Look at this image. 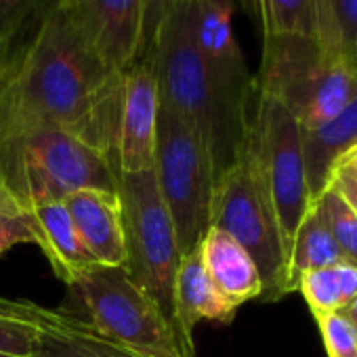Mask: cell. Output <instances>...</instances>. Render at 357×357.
<instances>
[{
	"instance_id": "1",
	"label": "cell",
	"mask_w": 357,
	"mask_h": 357,
	"mask_svg": "<svg viewBox=\"0 0 357 357\" xmlns=\"http://www.w3.org/2000/svg\"><path fill=\"white\" fill-rule=\"evenodd\" d=\"M120 86L122 74L101 59L76 7L55 3L26 49L0 72V141L66 128L114 164Z\"/></svg>"
},
{
	"instance_id": "2",
	"label": "cell",
	"mask_w": 357,
	"mask_h": 357,
	"mask_svg": "<svg viewBox=\"0 0 357 357\" xmlns=\"http://www.w3.org/2000/svg\"><path fill=\"white\" fill-rule=\"evenodd\" d=\"M194 26V0H174L160 20L145 57L151 61L160 99L204 143L217 183L240 158L248 132L238 130L225 114L198 51Z\"/></svg>"
},
{
	"instance_id": "3",
	"label": "cell",
	"mask_w": 357,
	"mask_h": 357,
	"mask_svg": "<svg viewBox=\"0 0 357 357\" xmlns=\"http://www.w3.org/2000/svg\"><path fill=\"white\" fill-rule=\"evenodd\" d=\"M0 176L26 208L63 202L84 188L116 190L118 183L109 158L66 128H36L3 139Z\"/></svg>"
},
{
	"instance_id": "4",
	"label": "cell",
	"mask_w": 357,
	"mask_h": 357,
	"mask_svg": "<svg viewBox=\"0 0 357 357\" xmlns=\"http://www.w3.org/2000/svg\"><path fill=\"white\" fill-rule=\"evenodd\" d=\"M257 91L278 99L303 130L332 120L357 97V68L315 34L263 36Z\"/></svg>"
},
{
	"instance_id": "5",
	"label": "cell",
	"mask_w": 357,
	"mask_h": 357,
	"mask_svg": "<svg viewBox=\"0 0 357 357\" xmlns=\"http://www.w3.org/2000/svg\"><path fill=\"white\" fill-rule=\"evenodd\" d=\"M116 192L122 202L126 231L124 269L162 309L185 353L196 357V344L183 334L174 303V280L183 255L178 250L172 219L160 198L153 168L137 174H118Z\"/></svg>"
},
{
	"instance_id": "6",
	"label": "cell",
	"mask_w": 357,
	"mask_h": 357,
	"mask_svg": "<svg viewBox=\"0 0 357 357\" xmlns=\"http://www.w3.org/2000/svg\"><path fill=\"white\" fill-rule=\"evenodd\" d=\"M153 176L172 219L181 255L192 252L211 225L215 178L208 151L196 130L160 99Z\"/></svg>"
},
{
	"instance_id": "7",
	"label": "cell",
	"mask_w": 357,
	"mask_h": 357,
	"mask_svg": "<svg viewBox=\"0 0 357 357\" xmlns=\"http://www.w3.org/2000/svg\"><path fill=\"white\" fill-rule=\"evenodd\" d=\"M211 225L229 234L250 255L261 275L263 301L273 303L290 294L280 227L246 145L236 164L215 183Z\"/></svg>"
},
{
	"instance_id": "8",
	"label": "cell",
	"mask_w": 357,
	"mask_h": 357,
	"mask_svg": "<svg viewBox=\"0 0 357 357\" xmlns=\"http://www.w3.org/2000/svg\"><path fill=\"white\" fill-rule=\"evenodd\" d=\"M246 149L259 170L288 259L296 229L311 204L303 135L294 116L278 99L261 91L255 95Z\"/></svg>"
},
{
	"instance_id": "9",
	"label": "cell",
	"mask_w": 357,
	"mask_h": 357,
	"mask_svg": "<svg viewBox=\"0 0 357 357\" xmlns=\"http://www.w3.org/2000/svg\"><path fill=\"white\" fill-rule=\"evenodd\" d=\"M78 292L93 328L139 357H190L155 301L124 267H97Z\"/></svg>"
},
{
	"instance_id": "10",
	"label": "cell",
	"mask_w": 357,
	"mask_h": 357,
	"mask_svg": "<svg viewBox=\"0 0 357 357\" xmlns=\"http://www.w3.org/2000/svg\"><path fill=\"white\" fill-rule=\"evenodd\" d=\"M196 45L215 93L238 130L248 132L257 95L255 76L234 32L236 0H194Z\"/></svg>"
},
{
	"instance_id": "11",
	"label": "cell",
	"mask_w": 357,
	"mask_h": 357,
	"mask_svg": "<svg viewBox=\"0 0 357 357\" xmlns=\"http://www.w3.org/2000/svg\"><path fill=\"white\" fill-rule=\"evenodd\" d=\"M160 118V89L147 57L122 72L114 166L118 174H137L153 168Z\"/></svg>"
},
{
	"instance_id": "12",
	"label": "cell",
	"mask_w": 357,
	"mask_h": 357,
	"mask_svg": "<svg viewBox=\"0 0 357 357\" xmlns=\"http://www.w3.org/2000/svg\"><path fill=\"white\" fill-rule=\"evenodd\" d=\"M17 309L36 328L32 357H139L99 334L91 321L66 309H47L15 298Z\"/></svg>"
},
{
	"instance_id": "13",
	"label": "cell",
	"mask_w": 357,
	"mask_h": 357,
	"mask_svg": "<svg viewBox=\"0 0 357 357\" xmlns=\"http://www.w3.org/2000/svg\"><path fill=\"white\" fill-rule=\"evenodd\" d=\"M101 59L118 74L141 59V0H80L74 5Z\"/></svg>"
},
{
	"instance_id": "14",
	"label": "cell",
	"mask_w": 357,
	"mask_h": 357,
	"mask_svg": "<svg viewBox=\"0 0 357 357\" xmlns=\"http://www.w3.org/2000/svg\"><path fill=\"white\" fill-rule=\"evenodd\" d=\"M84 246L101 267H126V231L116 190L84 188L63 200Z\"/></svg>"
},
{
	"instance_id": "15",
	"label": "cell",
	"mask_w": 357,
	"mask_h": 357,
	"mask_svg": "<svg viewBox=\"0 0 357 357\" xmlns=\"http://www.w3.org/2000/svg\"><path fill=\"white\" fill-rule=\"evenodd\" d=\"M28 211L32 244L43 250L53 273L61 282L74 288L84 275L99 267L84 246L63 202L40 204Z\"/></svg>"
},
{
	"instance_id": "16",
	"label": "cell",
	"mask_w": 357,
	"mask_h": 357,
	"mask_svg": "<svg viewBox=\"0 0 357 357\" xmlns=\"http://www.w3.org/2000/svg\"><path fill=\"white\" fill-rule=\"evenodd\" d=\"M174 303L178 324L190 342H194V328L198 321H221L229 324L240 309L234 305L213 282L208 271L204 269L200 248L196 246L192 252L181 257L174 280Z\"/></svg>"
},
{
	"instance_id": "17",
	"label": "cell",
	"mask_w": 357,
	"mask_h": 357,
	"mask_svg": "<svg viewBox=\"0 0 357 357\" xmlns=\"http://www.w3.org/2000/svg\"><path fill=\"white\" fill-rule=\"evenodd\" d=\"M204 269L217 288L238 307L252 298H261L263 284L250 255L223 229L208 225L200 244Z\"/></svg>"
},
{
	"instance_id": "18",
	"label": "cell",
	"mask_w": 357,
	"mask_h": 357,
	"mask_svg": "<svg viewBox=\"0 0 357 357\" xmlns=\"http://www.w3.org/2000/svg\"><path fill=\"white\" fill-rule=\"evenodd\" d=\"M303 155L311 202L328 188L334 164L342 153L357 145V97L332 120L303 130Z\"/></svg>"
},
{
	"instance_id": "19",
	"label": "cell",
	"mask_w": 357,
	"mask_h": 357,
	"mask_svg": "<svg viewBox=\"0 0 357 357\" xmlns=\"http://www.w3.org/2000/svg\"><path fill=\"white\" fill-rule=\"evenodd\" d=\"M338 263H342L340 248L328 229L321 202L313 200L296 229L292 250L288 257V290H296L298 278L303 273L334 267Z\"/></svg>"
},
{
	"instance_id": "20",
	"label": "cell",
	"mask_w": 357,
	"mask_h": 357,
	"mask_svg": "<svg viewBox=\"0 0 357 357\" xmlns=\"http://www.w3.org/2000/svg\"><path fill=\"white\" fill-rule=\"evenodd\" d=\"M313 34L344 63L357 68V0H313Z\"/></svg>"
},
{
	"instance_id": "21",
	"label": "cell",
	"mask_w": 357,
	"mask_h": 357,
	"mask_svg": "<svg viewBox=\"0 0 357 357\" xmlns=\"http://www.w3.org/2000/svg\"><path fill=\"white\" fill-rule=\"evenodd\" d=\"M261 36L313 34V0H242Z\"/></svg>"
},
{
	"instance_id": "22",
	"label": "cell",
	"mask_w": 357,
	"mask_h": 357,
	"mask_svg": "<svg viewBox=\"0 0 357 357\" xmlns=\"http://www.w3.org/2000/svg\"><path fill=\"white\" fill-rule=\"evenodd\" d=\"M317 200L321 202L328 229L340 248L342 261L357 267V215L355 211L342 200V196L332 185H328Z\"/></svg>"
},
{
	"instance_id": "23",
	"label": "cell",
	"mask_w": 357,
	"mask_h": 357,
	"mask_svg": "<svg viewBox=\"0 0 357 357\" xmlns=\"http://www.w3.org/2000/svg\"><path fill=\"white\" fill-rule=\"evenodd\" d=\"M36 328L17 309L15 298L0 296V357H32Z\"/></svg>"
},
{
	"instance_id": "24",
	"label": "cell",
	"mask_w": 357,
	"mask_h": 357,
	"mask_svg": "<svg viewBox=\"0 0 357 357\" xmlns=\"http://www.w3.org/2000/svg\"><path fill=\"white\" fill-rule=\"evenodd\" d=\"M30 242V211L15 198L0 176V257L17 244Z\"/></svg>"
},
{
	"instance_id": "25",
	"label": "cell",
	"mask_w": 357,
	"mask_h": 357,
	"mask_svg": "<svg viewBox=\"0 0 357 357\" xmlns=\"http://www.w3.org/2000/svg\"><path fill=\"white\" fill-rule=\"evenodd\" d=\"M296 290H301L313 315L342 311V296H340L334 267L303 273L298 278Z\"/></svg>"
},
{
	"instance_id": "26",
	"label": "cell",
	"mask_w": 357,
	"mask_h": 357,
	"mask_svg": "<svg viewBox=\"0 0 357 357\" xmlns=\"http://www.w3.org/2000/svg\"><path fill=\"white\" fill-rule=\"evenodd\" d=\"M328 357H357V330L342 313L313 315Z\"/></svg>"
},
{
	"instance_id": "27",
	"label": "cell",
	"mask_w": 357,
	"mask_h": 357,
	"mask_svg": "<svg viewBox=\"0 0 357 357\" xmlns=\"http://www.w3.org/2000/svg\"><path fill=\"white\" fill-rule=\"evenodd\" d=\"M170 3H174V0H141V11H143V20H141V59L147 55L151 38H153V34L158 30V24L164 17Z\"/></svg>"
},
{
	"instance_id": "28",
	"label": "cell",
	"mask_w": 357,
	"mask_h": 357,
	"mask_svg": "<svg viewBox=\"0 0 357 357\" xmlns=\"http://www.w3.org/2000/svg\"><path fill=\"white\" fill-rule=\"evenodd\" d=\"M34 0H0V40H9L20 28Z\"/></svg>"
},
{
	"instance_id": "29",
	"label": "cell",
	"mask_w": 357,
	"mask_h": 357,
	"mask_svg": "<svg viewBox=\"0 0 357 357\" xmlns=\"http://www.w3.org/2000/svg\"><path fill=\"white\" fill-rule=\"evenodd\" d=\"M334 273H336V282H338V288H340L342 311H344L357 296V267L342 261V263L334 265Z\"/></svg>"
},
{
	"instance_id": "30",
	"label": "cell",
	"mask_w": 357,
	"mask_h": 357,
	"mask_svg": "<svg viewBox=\"0 0 357 357\" xmlns=\"http://www.w3.org/2000/svg\"><path fill=\"white\" fill-rule=\"evenodd\" d=\"M328 185H332L357 215V178L344 172L342 168H332Z\"/></svg>"
},
{
	"instance_id": "31",
	"label": "cell",
	"mask_w": 357,
	"mask_h": 357,
	"mask_svg": "<svg viewBox=\"0 0 357 357\" xmlns=\"http://www.w3.org/2000/svg\"><path fill=\"white\" fill-rule=\"evenodd\" d=\"M334 168H342L344 172H349L351 176L357 178V145L351 147L347 153H342V155L338 158V162L334 164Z\"/></svg>"
},
{
	"instance_id": "32",
	"label": "cell",
	"mask_w": 357,
	"mask_h": 357,
	"mask_svg": "<svg viewBox=\"0 0 357 357\" xmlns=\"http://www.w3.org/2000/svg\"><path fill=\"white\" fill-rule=\"evenodd\" d=\"M338 313H342V315H344V317L355 326V330H357V296H355V301H353L344 311H338Z\"/></svg>"
},
{
	"instance_id": "33",
	"label": "cell",
	"mask_w": 357,
	"mask_h": 357,
	"mask_svg": "<svg viewBox=\"0 0 357 357\" xmlns=\"http://www.w3.org/2000/svg\"><path fill=\"white\" fill-rule=\"evenodd\" d=\"M7 45H9V40H0V72H3V68L9 61V57H7Z\"/></svg>"
},
{
	"instance_id": "34",
	"label": "cell",
	"mask_w": 357,
	"mask_h": 357,
	"mask_svg": "<svg viewBox=\"0 0 357 357\" xmlns=\"http://www.w3.org/2000/svg\"><path fill=\"white\" fill-rule=\"evenodd\" d=\"M57 3H68V5H76V3H80V0H57Z\"/></svg>"
}]
</instances>
